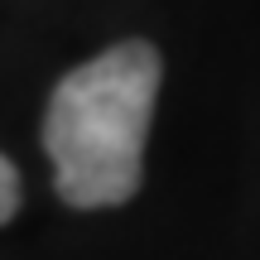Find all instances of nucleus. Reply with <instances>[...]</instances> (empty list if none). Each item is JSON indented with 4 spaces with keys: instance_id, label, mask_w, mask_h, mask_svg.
<instances>
[{
    "instance_id": "1",
    "label": "nucleus",
    "mask_w": 260,
    "mask_h": 260,
    "mask_svg": "<svg viewBox=\"0 0 260 260\" xmlns=\"http://www.w3.org/2000/svg\"><path fill=\"white\" fill-rule=\"evenodd\" d=\"M159 77V48L145 39L111 44L63 73L44 116V154L53 159V188L68 207L92 212L135 198Z\"/></svg>"
},
{
    "instance_id": "2",
    "label": "nucleus",
    "mask_w": 260,
    "mask_h": 260,
    "mask_svg": "<svg viewBox=\"0 0 260 260\" xmlns=\"http://www.w3.org/2000/svg\"><path fill=\"white\" fill-rule=\"evenodd\" d=\"M19 212V169L0 154V226Z\"/></svg>"
}]
</instances>
